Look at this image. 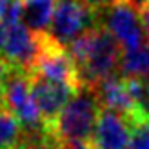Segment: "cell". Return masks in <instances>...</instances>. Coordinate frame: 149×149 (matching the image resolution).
Segmentation results:
<instances>
[{
    "mask_svg": "<svg viewBox=\"0 0 149 149\" xmlns=\"http://www.w3.org/2000/svg\"><path fill=\"white\" fill-rule=\"evenodd\" d=\"M4 109L18 120L24 135H36L44 131V122L31 96L29 77L17 65H9L4 78Z\"/></svg>",
    "mask_w": 149,
    "mask_h": 149,
    "instance_id": "3",
    "label": "cell"
},
{
    "mask_svg": "<svg viewBox=\"0 0 149 149\" xmlns=\"http://www.w3.org/2000/svg\"><path fill=\"white\" fill-rule=\"evenodd\" d=\"M131 2H135V4H136V6H138V0H131Z\"/></svg>",
    "mask_w": 149,
    "mask_h": 149,
    "instance_id": "22",
    "label": "cell"
},
{
    "mask_svg": "<svg viewBox=\"0 0 149 149\" xmlns=\"http://www.w3.org/2000/svg\"><path fill=\"white\" fill-rule=\"evenodd\" d=\"M4 107V80H0V109Z\"/></svg>",
    "mask_w": 149,
    "mask_h": 149,
    "instance_id": "21",
    "label": "cell"
},
{
    "mask_svg": "<svg viewBox=\"0 0 149 149\" xmlns=\"http://www.w3.org/2000/svg\"><path fill=\"white\" fill-rule=\"evenodd\" d=\"M4 44H6V26L2 24V22H0V55H2Z\"/></svg>",
    "mask_w": 149,
    "mask_h": 149,
    "instance_id": "20",
    "label": "cell"
},
{
    "mask_svg": "<svg viewBox=\"0 0 149 149\" xmlns=\"http://www.w3.org/2000/svg\"><path fill=\"white\" fill-rule=\"evenodd\" d=\"M36 35H38V55H36L29 73L38 74V77L51 82L69 86L74 91H78L82 87L78 69L71 55L68 53V49L58 46L47 33H36Z\"/></svg>",
    "mask_w": 149,
    "mask_h": 149,
    "instance_id": "5",
    "label": "cell"
},
{
    "mask_svg": "<svg viewBox=\"0 0 149 149\" xmlns=\"http://www.w3.org/2000/svg\"><path fill=\"white\" fill-rule=\"evenodd\" d=\"M9 62L6 60V58L0 55V80H4L6 78V74H7V71H9Z\"/></svg>",
    "mask_w": 149,
    "mask_h": 149,
    "instance_id": "18",
    "label": "cell"
},
{
    "mask_svg": "<svg viewBox=\"0 0 149 149\" xmlns=\"http://www.w3.org/2000/svg\"><path fill=\"white\" fill-rule=\"evenodd\" d=\"M65 49L77 64L82 87H95L102 80L115 77L120 69L124 49L102 26L84 33Z\"/></svg>",
    "mask_w": 149,
    "mask_h": 149,
    "instance_id": "1",
    "label": "cell"
},
{
    "mask_svg": "<svg viewBox=\"0 0 149 149\" xmlns=\"http://www.w3.org/2000/svg\"><path fill=\"white\" fill-rule=\"evenodd\" d=\"M140 15H142V24H144L146 42L149 44V7H142V9H140Z\"/></svg>",
    "mask_w": 149,
    "mask_h": 149,
    "instance_id": "17",
    "label": "cell"
},
{
    "mask_svg": "<svg viewBox=\"0 0 149 149\" xmlns=\"http://www.w3.org/2000/svg\"><path fill=\"white\" fill-rule=\"evenodd\" d=\"M24 138L18 120L7 109H0V149H15Z\"/></svg>",
    "mask_w": 149,
    "mask_h": 149,
    "instance_id": "13",
    "label": "cell"
},
{
    "mask_svg": "<svg viewBox=\"0 0 149 149\" xmlns=\"http://www.w3.org/2000/svg\"><path fill=\"white\" fill-rule=\"evenodd\" d=\"M100 109L102 107L95 95V89L80 87L73 98L65 104L60 115L55 118V122L44 129L58 138L64 146L91 142Z\"/></svg>",
    "mask_w": 149,
    "mask_h": 149,
    "instance_id": "2",
    "label": "cell"
},
{
    "mask_svg": "<svg viewBox=\"0 0 149 149\" xmlns=\"http://www.w3.org/2000/svg\"><path fill=\"white\" fill-rule=\"evenodd\" d=\"M82 2H84L87 7H91L93 11L98 13V11H102V9H104V7H107L109 4H113L115 0H82Z\"/></svg>",
    "mask_w": 149,
    "mask_h": 149,
    "instance_id": "16",
    "label": "cell"
},
{
    "mask_svg": "<svg viewBox=\"0 0 149 149\" xmlns=\"http://www.w3.org/2000/svg\"><path fill=\"white\" fill-rule=\"evenodd\" d=\"M56 0H22V24L33 33H47Z\"/></svg>",
    "mask_w": 149,
    "mask_h": 149,
    "instance_id": "11",
    "label": "cell"
},
{
    "mask_svg": "<svg viewBox=\"0 0 149 149\" xmlns=\"http://www.w3.org/2000/svg\"><path fill=\"white\" fill-rule=\"evenodd\" d=\"M129 147L131 149H149V122L140 124L135 127Z\"/></svg>",
    "mask_w": 149,
    "mask_h": 149,
    "instance_id": "15",
    "label": "cell"
},
{
    "mask_svg": "<svg viewBox=\"0 0 149 149\" xmlns=\"http://www.w3.org/2000/svg\"><path fill=\"white\" fill-rule=\"evenodd\" d=\"M65 149H95L89 142H80V144H68V146H64Z\"/></svg>",
    "mask_w": 149,
    "mask_h": 149,
    "instance_id": "19",
    "label": "cell"
},
{
    "mask_svg": "<svg viewBox=\"0 0 149 149\" xmlns=\"http://www.w3.org/2000/svg\"><path fill=\"white\" fill-rule=\"evenodd\" d=\"M22 17V0H0V22L11 26L20 22Z\"/></svg>",
    "mask_w": 149,
    "mask_h": 149,
    "instance_id": "14",
    "label": "cell"
},
{
    "mask_svg": "<svg viewBox=\"0 0 149 149\" xmlns=\"http://www.w3.org/2000/svg\"><path fill=\"white\" fill-rule=\"evenodd\" d=\"M27 77H29V87H31V96L35 100V106L40 113L44 127H47L55 122V118L60 115V111L65 107V104L73 98L77 91L69 86L46 80L33 73H27Z\"/></svg>",
    "mask_w": 149,
    "mask_h": 149,
    "instance_id": "7",
    "label": "cell"
},
{
    "mask_svg": "<svg viewBox=\"0 0 149 149\" xmlns=\"http://www.w3.org/2000/svg\"><path fill=\"white\" fill-rule=\"evenodd\" d=\"M2 53V56L11 65H17L22 71L29 73L38 55V35L29 31L22 22L6 26V44Z\"/></svg>",
    "mask_w": 149,
    "mask_h": 149,
    "instance_id": "9",
    "label": "cell"
},
{
    "mask_svg": "<svg viewBox=\"0 0 149 149\" xmlns=\"http://www.w3.org/2000/svg\"><path fill=\"white\" fill-rule=\"evenodd\" d=\"M96 26H98L96 11L87 7L82 0H56L47 35L58 46L68 47Z\"/></svg>",
    "mask_w": 149,
    "mask_h": 149,
    "instance_id": "6",
    "label": "cell"
},
{
    "mask_svg": "<svg viewBox=\"0 0 149 149\" xmlns=\"http://www.w3.org/2000/svg\"><path fill=\"white\" fill-rule=\"evenodd\" d=\"M129 149H131V147H129Z\"/></svg>",
    "mask_w": 149,
    "mask_h": 149,
    "instance_id": "23",
    "label": "cell"
},
{
    "mask_svg": "<svg viewBox=\"0 0 149 149\" xmlns=\"http://www.w3.org/2000/svg\"><path fill=\"white\" fill-rule=\"evenodd\" d=\"M122 78H147L149 77V44L135 49H124L120 60Z\"/></svg>",
    "mask_w": 149,
    "mask_h": 149,
    "instance_id": "12",
    "label": "cell"
},
{
    "mask_svg": "<svg viewBox=\"0 0 149 149\" xmlns=\"http://www.w3.org/2000/svg\"><path fill=\"white\" fill-rule=\"evenodd\" d=\"M96 18L98 26L106 27L122 49H135L147 44L140 7L131 0H115L96 13Z\"/></svg>",
    "mask_w": 149,
    "mask_h": 149,
    "instance_id": "4",
    "label": "cell"
},
{
    "mask_svg": "<svg viewBox=\"0 0 149 149\" xmlns=\"http://www.w3.org/2000/svg\"><path fill=\"white\" fill-rule=\"evenodd\" d=\"M135 127L131 118L109 109H100L89 144L95 149H129Z\"/></svg>",
    "mask_w": 149,
    "mask_h": 149,
    "instance_id": "8",
    "label": "cell"
},
{
    "mask_svg": "<svg viewBox=\"0 0 149 149\" xmlns=\"http://www.w3.org/2000/svg\"><path fill=\"white\" fill-rule=\"evenodd\" d=\"M95 95L98 98V104L102 109H109L115 113H120L124 116L131 118L136 125V118H135V107L133 102L127 95L125 89V82L122 77H111L107 80H102L100 84H96L95 87Z\"/></svg>",
    "mask_w": 149,
    "mask_h": 149,
    "instance_id": "10",
    "label": "cell"
}]
</instances>
